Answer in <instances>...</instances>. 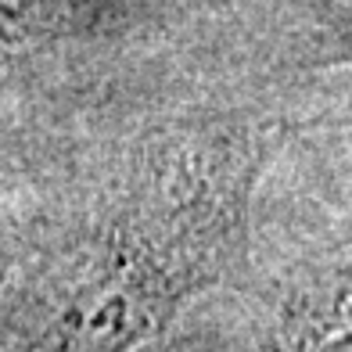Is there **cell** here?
<instances>
[{
    "instance_id": "obj_1",
    "label": "cell",
    "mask_w": 352,
    "mask_h": 352,
    "mask_svg": "<svg viewBox=\"0 0 352 352\" xmlns=\"http://www.w3.org/2000/svg\"><path fill=\"white\" fill-rule=\"evenodd\" d=\"M0 11H4V4H0Z\"/></svg>"
}]
</instances>
